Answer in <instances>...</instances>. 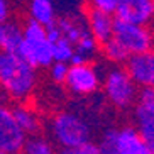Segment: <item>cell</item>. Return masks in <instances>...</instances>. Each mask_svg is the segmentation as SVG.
Segmentation results:
<instances>
[{"label":"cell","instance_id":"15","mask_svg":"<svg viewBox=\"0 0 154 154\" xmlns=\"http://www.w3.org/2000/svg\"><path fill=\"white\" fill-rule=\"evenodd\" d=\"M10 110H12V113H14L15 120L19 122V125L22 127L29 136L37 134L39 127H41V122H39V115H37L36 110L31 109V107L26 105L24 102L15 103L14 107H10Z\"/></svg>","mask_w":154,"mask_h":154},{"label":"cell","instance_id":"10","mask_svg":"<svg viewBox=\"0 0 154 154\" xmlns=\"http://www.w3.org/2000/svg\"><path fill=\"white\" fill-rule=\"evenodd\" d=\"M113 14L127 22L147 26L154 20V0H119Z\"/></svg>","mask_w":154,"mask_h":154},{"label":"cell","instance_id":"23","mask_svg":"<svg viewBox=\"0 0 154 154\" xmlns=\"http://www.w3.org/2000/svg\"><path fill=\"white\" fill-rule=\"evenodd\" d=\"M56 5H58L59 12H64L66 14H76V7L82 4V0H54Z\"/></svg>","mask_w":154,"mask_h":154},{"label":"cell","instance_id":"6","mask_svg":"<svg viewBox=\"0 0 154 154\" xmlns=\"http://www.w3.org/2000/svg\"><path fill=\"white\" fill-rule=\"evenodd\" d=\"M103 82V78L100 76L98 69L90 63H71L69 64V71L66 76V88L76 97H88L93 95L100 88Z\"/></svg>","mask_w":154,"mask_h":154},{"label":"cell","instance_id":"8","mask_svg":"<svg viewBox=\"0 0 154 154\" xmlns=\"http://www.w3.org/2000/svg\"><path fill=\"white\" fill-rule=\"evenodd\" d=\"M134 122L154 152V88H142L134 105Z\"/></svg>","mask_w":154,"mask_h":154},{"label":"cell","instance_id":"19","mask_svg":"<svg viewBox=\"0 0 154 154\" xmlns=\"http://www.w3.org/2000/svg\"><path fill=\"white\" fill-rule=\"evenodd\" d=\"M98 149L100 154H120L119 151V129L117 127H109L100 134L98 139Z\"/></svg>","mask_w":154,"mask_h":154},{"label":"cell","instance_id":"12","mask_svg":"<svg viewBox=\"0 0 154 154\" xmlns=\"http://www.w3.org/2000/svg\"><path fill=\"white\" fill-rule=\"evenodd\" d=\"M119 151L120 154H154L140 132L129 125L119 129Z\"/></svg>","mask_w":154,"mask_h":154},{"label":"cell","instance_id":"4","mask_svg":"<svg viewBox=\"0 0 154 154\" xmlns=\"http://www.w3.org/2000/svg\"><path fill=\"white\" fill-rule=\"evenodd\" d=\"M137 83L131 76V73L127 68H122L115 64L105 73L102 88H103V95L112 107L115 109H129L132 105H136L139 98V90H137Z\"/></svg>","mask_w":154,"mask_h":154},{"label":"cell","instance_id":"1","mask_svg":"<svg viewBox=\"0 0 154 154\" xmlns=\"http://www.w3.org/2000/svg\"><path fill=\"white\" fill-rule=\"evenodd\" d=\"M37 68L20 53L2 51L0 54V85L5 97L15 103L26 102L36 90Z\"/></svg>","mask_w":154,"mask_h":154},{"label":"cell","instance_id":"22","mask_svg":"<svg viewBox=\"0 0 154 154\" xmlns=\"http://www.w3.org/2000/svg\"><path fill=\"white\" fill-rule=\"evenodd\" d=\"M59 154H100V149H98V144L97 142L88 140L85 144L71 147V149H63Z\"/></svg>","mask_w":154,"mask_h":154},{"label":"cell","instance_id":"9","mask_svg":"<svg viewBox=\"0 0 154 154\" xmlns=\"http://www.w3.org/2000/svg\"><path fill=\"white\" fill-rule=\"evenodd\" d=\"M112 14L113 12L98 9V7H93V5H90L85 12L86 26L90 29L91 36L95 37L100 44H105L113 37V29H115L117 17H113Z\"/></svg>","mask_w":154,"mask_h":154},{"label":"cell","instance_id":"2","mask_svg":"<svg viewBox=\"0 0 154 154\" xmlns=\"http://www.w3.org/2000/svg\"><path fill=\"white\" fill-rule=\"evenodd\" d=\"M49 137L61 149H71L91 140V125L82 113L73 110L56 112L48 122Z\"/></svg>","mask_w":154,"mask_h":154},{"label":"cell","instance_id":"13","mask_svg":"<svg viewBox=\"0 0 154 154\" xmlns=\"http://www.w3.org/2000/svg\"><path fill=\"white\" fill-rule=\"evenodd\" d=\"M24 39V26L9 19L0 24V48L2 51L19 53Z\"/></svg>","mask_w":154,"mask_h":154},{"label":"cell","instance_id":"18","mask_svg":"<svg viewBox=\"0 0 154 154\" xmlns=\"http://www.w3.org/2000/svg\"><path fill=\"white\" fill-rule=\"evenodd\" d=\"M102 53H103L105 58L109 59L110 63H113V64L127 63L129 58H131L129 51H127L119 41H115L113 37L110 39V41H107L105 44H102Z\"/></svg>","mask_w":154,"mask_h":154},{"label":"cell","instance_id":"17","mask_svg":"<svg viewBox=\"0 0 154 154\" xmlns=\"http://www.w3.org/2000/svg\"><path fill=\"white\" fill-rule=\"evenodd\" d=\"M19 154H58V151H56L54 140L39 136V134H32L27 137L22 151Z\"/></svg>","mask_w":154,"mask_h":154},{"label":"cell","instance_id":"20","mask_svg":"<svg viewBox=\"0 0 154 154\" xmlns=\"http://www.w3.org/2000/svg\"><path fill=\"white\" fill-rule=\"evenodd\" d=\"M54 44V61H63V63H73L75 58V44L66 37H59Z\"/></svg>","mask_w":154,"mask_h":154},{"label":"cell","instance_id":"14","mask_svg":"<svg viewBox=\"0 0 154 154\" xmlns=\"http://www.w3.org/2000/svg\"><path fill=\"white\" fill-rule=\"evenodd\" d=\"M27 12H29V19L48 27V26H51L58 20L59 10L54 0H29Z\"/></svg>","mask_w":154,"mask_h":154},{"label":"cell","instance_id":"16","mask_svg":"<svg viewBox=\"0 0 154 154\" xmlns=\"http://www.w3.org/2000/svg\"><path fill=\"white\" fill-rule=\"evenodd\" d=\"M98 49H100V42L91 36V32H88V34H85L75 44V58H73V63H86V61H91L97 56Z\"/></svg>","mask_w":154,"mask_h":154},{"label":"cell","instance_id":"26","mask_svg":"<svg viewBox=\"0 0 154 154\" xmlns=\"http://www.w3.org/2000/svg\"><path fill=\"white\" fill-rule=\"evenodd\" d=\"M2 154H7V152H2Z\"/></svg>","mask_w":154,"mask_h":154},{"label":"cell","instance_id":"5","mask_svg":"<svg viewBox=\"0 0 154 154\" xmlns=\"http://www.w3.org/2000/svg\"><path fill=\"white\" fill-rule=\"evenodd\" d=\"M113 39L129 51V54H139L144 51L151 49L154 42L152 32L147 26L136 22H127L122 19L115 20V29H113Z\"/></svg>","mask_w":154,"mask_h":154},{"label":"cell","instance_id":"25","mask_svg":"<svg viewBox=\"0 0 154 154\" xmlns=\"http://www.w3.org/2000/svg\"><path fill=\"white\" fill-rule=\"evenodd\" d=\"M10 12H12L10 0H0V22L9 20V19H10Z\"/></svg>","mask_w":154,"mask_h":154},{"label":"cell","instance_id":"21","mask_svg":"<svg viewBox=\"0 0 154 154\" xmlns=\"http://www.w3.org/2000/svg\"><path fill=\"white\" fill-rule=\"evenodd\" d=\"M69 64L71 63H63V61H54L49 68V78L54 83H64L66 82V76H68L69 71Z\"/></svg>","mask_w":154,"mask_h":154},{"label":"cell","instance_id":"11","mask_svg":"<svg viewBox=\"0 0 154 154\" xmlns=\"http://www.w3.org/2000/svg\"><path fill=\"white\" fill-rule=\"evenodd\" d=\"M127 71L140 88H154V49L132 54L125 63Z\"/></svg>","mask_w":154,"mask_h":154},{"label":"cell","instance_id":"7","mask_svg":"<svg viewBox=\"0 0 154 154\" xmlns=\"http://www.w3.org/2000/svg\"><path fill=\"white\" fill-rule=\"evenodd\" d=\"M29 134L19 125L9 107L0 110V149L7 154H19L22 151Z\"/></svg>","mask_w":154,"mask_h":154},{"label":"cell","instance_id":"24","mask_svg":"<svg viewBox=\"0 0 154 154\" xmlns=\"http://www.w3.org/2000/svg\"><path fill=\"white\" fill-rule=\"evenodd\" d=\"M90 5L93 7H98V9H103V10H109V12H113L115 7H117V2L119 0H88Z\"/></svg>","mask_w":154,"mask_h":154},{"label":"cell","instance_id":"3","mask_svg":"<svg viewBox=\"0 0 154 154\" xmlns=\"http://www.w3.org/2000/svg\"><path fill=\"white\" fill-rule=\"evenodd\" d=\"M34 68H49L54 63V44L48 27L29 19L24 24V39L19 51Z\"/></svg>","mask_w":154,"mask_h":154}]
</instances>
